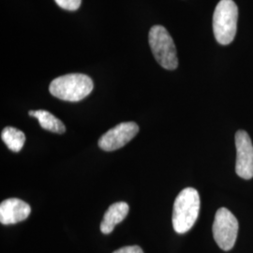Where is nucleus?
<instances>
[{"label":"nucleus","mask_w":253,"mask_h":253,"mask_svg":"<svg viewBox=\"0 0 253 253\" xmlns=\"http://www.w3.org/2000/svg\"><path fill=\"white\" fill-rule=\"evenodd\" d=\"M199 192L193 188L181 190L173 204L172 227L177 234H186L195 224L199 217Z\"/></svg>","instance_id":"f257e3e1"},{"label":"nucleus","mask_w":253,"mask_h":253,"mask_svg":"<svg viewBox=\"0 0 253 253\" xmlns=\"http://www.w3.org/2000/svg\"><path fill=\"white\" fill-rule=\"evenodd\" d=\"M93 87L94 84L89 76L72 73L55 78L51 83L49 91L57 99L76 102L87 97Z\"/></svg>","instance_id":"f03ea898"},{"label":"nucleus","mask_w":253,"mask_h":253,"mask_svg":"<svg viewBox=\"0 0 253 253\" xmlns=\"http://www.w3.org/2000/svg\"><path fill=\"white\" fill-rule=\"evenodd\" d=\"M238 8L233 0H220L213 15V31L217 42L230 44L236 35Z\"/></svg>","instance_id":"7ed1b4c3"},{"label":"nucleus","mask_w":253,"mask_h":253,"mask_svg":"<svg viewBox=\"0 0 253 253\" xmlns=\"http://www.w3.org/2000/svg\"><path fill=\"white\" fill-rule=\"evenodd\" d=\"M148 41L158 63L166 70H175L178 66L176 48L166 28L154 26L149 31Z\"/></svg>","instance_id":"20e7f679"},{"label":"nucleus","mask_w":253,"mask_h":253,"mask_svg":"<svg viewBox=\"0 0 253 253\" xmlns=\"http://www.w3.org/2000/svg\"><path fill=\"white\" fill-rule=\"evenodd\" d=\"M238 234V221L235 215L225 208H219L213 223V236L222 251H231Z\"/></svg>","instance_id":"39448f33"},{"label":"nucleus","mask_w":253,"mask_h":253,"mask_svg":"<svg viewBox=\"0 0 253 253\" xmlns=\"http://www.w3.org/2000/svg\"><path fill=\"white\" fill-rule=\"evenodd\" d=\"M236 147L235 172L246 180L253 177V145L252 139L245 130H238L235 136Z\"/></svg>","instance_id":"423d86ee"},{"label":"nucleus","mask_w":253,"mask_h":253,"mask_svg":"<svg viewBox=\"0 0 253 253\" xmlns=\"http://www.w3.org/2000/svg\"><path fill=\"white\" fill-rule=\"evenodd\" d=\"M139 132L134 122H123L109 129L99 140V146L104 151H114L123 147Z\"/></svg>","instance_id":"0eeeda50"},{"label":"nucleus","mask_w":253,"mask_h":253,"mask_svg":"<svg viewBox=\"0 0 253 253\" xmlns=\"http://www.w3.org/2000/svg\"><path fill=\"white\" fill-rule=\"evenodd\" d=\"M30 212L29 205L21 199L5 200L0 205V222L4 225L18 223L27 219Z\"/></svg>","instance_id":"6e6552de"},{"label":"nucleus","mask_w":253,"mask_h":253,"mask_svg":"<svg viewBox=\"0 0 253 253\" xmlns=\"http://www.w3.org/2000/svg\"><path fill=\"white\" fill-rule=\"evenodd\" d=\"M129 207L125 202H118L109 207L100 223V231L104 235L111 234L118 223L122 222L128 213Z\"/></svg>","instance_id":"1a4fd4ad"},{"label":"nucleus","mask_w":253,"mask_h":253,"mask_svg":"<svg viewBox=\"0 0 253 253\" xmlns=\"http://www.w3.org/2000/svg\"><path fill=\"white\" fill-rule=\"evenodd\" d=\"M29 116L37 118L39 123L42 128L49 130L51 132L62 134L66 131V126L62 123V121L50 112L45 110H38V111H29Z\"/></svg>","instance_id":"9d476101"},{"label":"nucleus","mask_w":253,"mask_h":253,"mask_svg":"<svg viewBox=\"0 0 253 253\" xmlns=\"http://www.w3.org/2000/svg\"><path fill=\"white\" fill-rule=\"evenodd\" d=\"M1 139L12 152L21 151L26 143L25 133L13 126H6L1 132Z\"/></svg>","instance_id":"9b49d317"},{"label":"nucleus","mask_w":253,"mask_h":253,"mask_svg":"<svg viewBox=\"0 0 253 253\" xmlns=\"http://www.w3.org/2000/svg\"><path fill=\"white\" fill-rule=\"evenodd\" d=\"M55 3L64 9L76 10L81 6L82 0H54Z\"/></svg>","instance_id":"f8f14e48"},{"label":"nucleus","mask_w":253,"mask_h":253,"mask_svg":"<svg viewBox=\"0 0 253 253\" xmlns=\"http://www.w3.org/2000/svg\"><path fill=\"white\" fill-rule=\"evenodd\" d=\"M113 253H144V252L139 246H128L121 248Z\"/></svg>","instance_id":"ddd939ff"}]
</instances>
